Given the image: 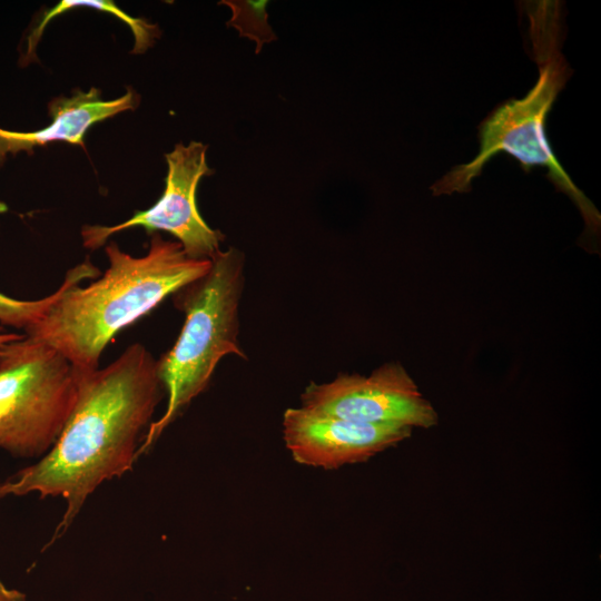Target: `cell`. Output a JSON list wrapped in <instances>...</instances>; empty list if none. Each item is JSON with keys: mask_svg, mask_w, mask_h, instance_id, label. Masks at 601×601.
<instances>
[{"mask_svg": "<svg viewBox=\"0 0 601 601\" xmlns=\"http://www.w3.org/2000/svg\"><path fill=\"white\" fill-rule=\"evenodd\" d=\"M524 9L539 69L535 85L523 98L509 99L489 114L479 127L480 148L475 157L454 166L431 186V190L436 196L470 191L472 181L484 166L504 152L516 159L526 173L533 167L545 168L552 184L575 204L587 229L597 233L600 213L559 162L545 132L548 114L572 75L561 50L564 36L561 4L559 1H531Z\"/></svg>", "mask_w": 601, "mask_h": 601, "instance_id": "obj_3", "label": "cell"}, {"mask_svg": "<svg viewBox=\"0 0 601 601\" xmlns=\"http://www.w3.org/2000/svg\"><path fill=\"white\" fill-rule=\"evenodd\" d=\"M72 275L70 268L59 288L52 294L39 299H17L0 293V324L26 332L37 324L51 305L60 297Z\"/></svg>", "mask_w": 601, "mask_h": 601, "instance_id": "obj_11", "label": "cell"}, {"mask_svg": "<svg viewBox=\"0 0 601 601\" xmlns=\"http://www.w3.org/2000/svg\"><path fill=\"white\" fill-rule=\"evenodd\" d=\"M7 209L6 205L0 199V213L4 211Z\"/></svg>", "mask_w": 601, "mask_h": 601, "instance_id": "obj_14", "label": "cell"}, {"mask_svg": "<svg viewBox=\"0 0 601 601\" xmlns=\"http://www.w3.org/2000/svg\"><path fill=\"white\" fill-rule=\"evenodd\" d=\"M91 8L105 11L120 19L122 22L129 26L135 37L134 53H141L146 51L155 41L159 35L157 24L149 23L142 19H137L120 8H118L112 1L105 0H62L55 7L43 13L39 20L37 27L30 33L28 38V51L35 52L39 43V40L48 26V23L56 17L67 12L75 8Z\"/></svg>", "mask_w": 601, "mask_h": 601, "instance_id": "obj_10", "label": "cell"}, {"mask_svg": "<svg viewBox=\"0 0 601 601\" xmlns=\"http://www.w3.org/2000/svg\"><path fill=\"white\" fill-rule=\"evenodd\" d=\"M0 601H26V594L17 589H10L0 580Z\"/></svg>", "mask_w": 601, "mask_h": 601, "instance_id": "obj_12", "label": "cell"}, {"mask_svg": "<svg viewBox=\"0 0 601 601\" xmlns=\"http://www.w3.org/2000/svg\"><path fill=\"white\" fill-rule=\"evenodd\" d=\"M23 334L18 333H6L3 332L2 327H0V347L7 343L17 341L21 338Z\"/></svg>", "mask_w": 601, "mask_h": 601, "instance_id": "obj_13", "label": "cell"}, {"mask_svg": "<svg viewBox=\"0 0 601 601\" xmlns=\"http://www.w3.org/2000/svg\"><path fill=\"white\" fill-rule=\"evenodd\" d=\"M244 266L245 256L239 249H220L203 276L174 294V305L184 313L185 321L175 344L157 359L167 406L148 427L137 457L147 453L190 402L207 388L223 357L236 355L247 359L239 342Z\"/></svg>", "mask_w": 601, "mask_h": 601, "instance_id": "obj_4", "label": "cell"}, {"mask_svg": "<svg viewBox=\"0 0 601 601\" xmlns=\"http://www.w3.org/2000/svg\"><path fill=\"white\" fill-rule=\"evenodd\" d=\"M109 266L86 259L73 266L69 284L45 316L24 332L61 353L78 374L99 368L110 341L156 308L166 297L203 276L210 260L193 259L178 242L154 233L144 256L135 257L110 242Z\"/></svg>", "mask_w": 601, "mask_h": 601, "instance_id": "obj_2", "label": "cell"}, {"mask_svg": "<svg viewBox=\"0 0 601 601\" xmlns=\"http://www.w3.org/2000/svg\"><path fill=\"white\" fill-rule=\"evenodd\" d=\"M139 105V95L130 87L112 100H104L101 91L91 87L88 91L77 89L71 96L53 98L48 104L51 122L31 131H14L0 128V167L7 158L18 152L32 154L33 149L52 141H66L85 146L88 129L118 114L134 110Z\"/></svg>", "mask_w": 601, "mask_h": 601, "instance_id": "obj_9", "label": "cell"}, {"mask_svg": "<svg viewBox=\"0 0 601 601\" xmlns=\"http://www.w3.org/2000/svg\"><path fill=\"white\" fill-rule=\"evenodd\" d=\"M206 151L207 146L199 141L176 145L165 156L168 169L160 198L148 209L136 211L120 224L83 226V247L98 249L112 235L141 227L148 233L167 231L177 239L188 257L210 260L220 250L225 236L207 225L196 204L199 180L213 173L206 162Z\"/></svg>", "mask_w": 601, "mask_h": 601, "instance_id": "obj_6", "label": "cell"}, {"mask_svg": "<svg viewBox=\"0 0 601 601\" xmlns=\"http://www.w3.org/2000/svg\"><path fill=\"white\" fill-rule=\"evenodd\" d=\"M302 407L366 424H398L430 428L437 413L397 362H387L368 376L338 374L326 383H311Z\"/></svg>", "mask_w": 601, "mask_h": 601, "instance_id": "obj_7", "label": "cell"}, {"mask_svg": "<svg viewBox=\"0 0 601 601\" xmlns=\"http://www.w3.org/2000/svg\"><path fill=\"white\" fill-rule=\"evenodd\" d=\"M164 391L157 361L140 343L106 367L78 374L77 402L55 445L0 482V499L37 493L65 501L46 548L66 533L100 484L132 469Z\"/></svg>", "mask_w": 601, "mask_h": 601, "instance_id": "obj_1", "label": "cell"}, {"mask_svg": "<svg viewBox=\"0 0 601 601\" xmlns=\"http://www.w3.org/2000/svg\"><path fill=\"white\" fill-rule=\"evenodd\" d=\"M78 397L71 363L23 334L0 347V449L41 459L57 442Z\"/></svg>", "mask_w": 601, "mask_h": 601, "instance_id": "obj_5", "label": "cell"}, {"mask_svg": "<svg viewBox=\"0 0 601 601\" xmlns=\"http://www.w3.org/2000/svg\"><path fill=\"white\" fill-rule=\"evenodd\" d=\"M282 426L293 460L324 470L365 462L412 433V428L404 425L359 423L302 406L287 408Z\"/></svg>", "mask_w": 601, "mask_h": 601, "instance_id": "obj_8", "label": "cell"}]
</instances>
